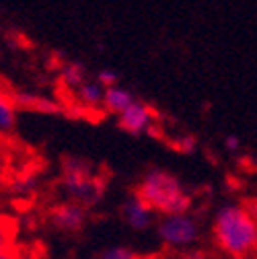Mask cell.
Here are the masks:
<instances>
[{
  "instance_id": "cell-1",
  "label": "cell",
  "mask_w": 257,
  "mask_h": 259,
  "mask_svg": "<svg viewBox=\"0 0 257 259\" xmlns=\"http://www.w3.org/2000/svg\"><path fill=\"white\" fill-rule=\"evenodd\" d=\"M212 241L222 257L251 259L257 253V212L243 204H224L212 218Z\"/></svg>"
},
{
  "instance_id": "cell-2",
  "label": "cell",
  "mask_w": 257,
  "mask_h": 259,
  "mask_svg": "<svg viewBox=\"0 0 257 259\" xmlns=\"http://www.w3.org/2000/svg\"><path fill=\"white\" fill-rule=\"evenodd\" d=\"M134 193L152 208L156 216L189 212L191 208V193L171 171L165 169H150L138 181Z\"/></svg>"
},
{
  "instance_id": "cell-3",
  "label": "cell",
  "mask_w": 257,
  "mask_h": 259,
  "mask_svg": "<svg viewBox=\"0 0 257 259\" xmlns=\"http://www.w3.org/2000/svg\"><path fill=\"white\" fill-rule=\"evenodd\" d=\"M60 185L66 200L76 202L91 210L97 206L103 198L105 181L95 171V167L84 158H66L62 163V177Z\"/></svg>"
},
{
  "instance_id": "cell-4",
  "label": "cell",
  "mask_w": 257,
  "mask_h": 259,
  "mask_svg": "<svg viewBox=\"0 0 257 259\" xmlns=\"http://www.w3.org/2000/svg\"><path fill=\"white\" fill-rule=\"evenodd\" d=\"M156 235L167 249L173 251H189L200 239V222L191 212H179L169 216H158Z\"/></svg>"
},
{
  "instance_id": "cell-5",
  "label": "cell",
  "mask_w": 257,
  "mask_h": 259,
  "mask_svg": "<svg viewBox=\"0 0 257 259\" xmlns=\"http://www.w3.org/2000/svg\"><path fill=\"white\" fill-rule=\"evenodd\" d=\"M87 218H89V210L70 200H62L56 206H52V210H50L52 226L56 231L66 233V235L80 233L87 224Z\"/></svg>"
},
{
  "instance_id": "cell-6",
  "label": "cell",
  "mask_w": 257,
  "mask_h": 259,
  "mask_svg": "<svg viewBox=\"0 0 257 259\" xmlns=\"http://www.w3.org/2000/svg\"><path fill=\"white\" fill-rule=\"evenodd\" d=\"M117 125L125 134H132V136L150 134L156 125V111L148 103L136 99L123 113L117 115Z\"/></svg>"
},
{
  "instance_id": "cell-7",
  "label": "cell",
  "mask_w": 257,
  "mask_h": 259,
  "mask_svg": "<svg viewBox=\"0 0 257 259\" xmlns=\"http://www.w3.org/2000/svg\"><path fill=\"white\" fill-rule=\"evenodd\" d=\"M119 214H121V220L130 226L132 231H148L152 224L156 226V220H158L156 214L152 212V208L144 200H140L136 193L121 204Z\"/></svg>"
},
{
  "instance_id": "cell-8",
  "label": "cell",
  "mask_w": 257,
  "mask_h": 259,
  "mask_svg": "<svg viewBox=\"0 0 257 259\" xmlns=\"http://www.w3.org/2000/svg\"><path fill=\"white\" fill-rule=\"evenodd\" d=\"M68 95H72V103L82 109V111H101L103 113V101H105V87L97 80V78H84L74 91H70Z\"/></svg>"
},
{
  "instance_id": "cell-9",
  "label": "cell",
  "mask_w": 257,
  "mask_h": 259,
  "mask_svg": "<svg viewBox=\"0 0 257 259\" xmlns=\"http://www.w3.org/2000/svg\"><path fill=\"white\" fill-rule=\"evenodd\" d=\"M17 115H19V105L15 99V93L0 80V142H7L15 127H17Z\"/></svg>"
},
{
  "instance_id": "cell-10",
  "label": "cell",
  "mask_w": 257,
  "mask_h": 259,
  "mask_svg": "<svg viewBox=\"0 0 257 259\" xmlns=\"http://www.w3.org/2000/svg\"><path fill=\"white\" fill-rule=\"evenodd\" d=\"M136 101V97L121 84H115L111 89H105V101H103V113L119 115Z\"/></svg>"
},
{
  "instance_id": "cell-11",
  "label": "cell",
  "mask_w": 257,
  "mask_h": 259,
  "mask_svg": "<svg viewBox=\"0 0 257 259\" xmlns=\"http://www.w3.org/2000/svg\"><path fill=\"white\" fill-rule=\"evenodd\" d=\"M15 99L19 109H29V111H41V113H58L60 105L52 101L46 95H35V93H15Z\"/></svg>"
},
{
  "instance_id": "cell-12",
  "label": "cell",
  "mask_w": 257,
  "mask_h": 259,
  "mask_svg": "<svg viewBox=\"0 0 257 259\" xmlns=\"http://www.w3.org/2000/svg\"><path fill=\"white\" fill-rule=\"evenodd\" d=\"M84 78H87L84 68L80 66V64H74V62L66 64V66L62 68V72H60V82H62V87H64V91H66V93L74 91Z\"/></svg>"
},
{
  "instance_id": "cell-13",
  "label": "cell",
  "mask_w": 257,
  "mask_h": 259,
  "mask_svg": "<svg viewBox=\"0 0 257 259\" xmlns=\"http://www.w3.org/2000/svg\"><path fill=\"white\" fill-rule=\"evenodd\" d=\"M15 233H17L15 222L9 216L0 214V253L15 251Z\"/></svg>"
},
{
  "instance_id": "cell-14",
  "label": "cell",
  "mask_w": 257,
  "mask_h": 259,
  "mask_svg": "<svg viewBox=\"0 0 257 259\" xmlns=\"http://www.w3.org/2000/svg\"><path fill=\"white\" fill-rule=\"evenodd\" d=\"M11 167H13L11 150H9L7 142H0V185L7 183V179L11 175Z\"/></svg>"
},
{
  "instance_id": "cell-15",
  "label": "cell",
  "mask_w": 257,
  "mask_h": 259,
  "mask_svg": "<svg viewBox=\"0 0 257 259\" xmlns=\"http://www.w3.org/2000/svg\"><path fill=\"white\" fill-rule=\"evenodd\" d=\"M99 259H142V257L127 247H109L99 255Z\"/></svg>"
},
{
  "instance_id": "cell-16",
  "label": "cell",
  "mask_w": 257,
  "mask_h": 259,
  "mask_svg": "<svg viewBox=\"0 0 257 259\" xmlns=\"http://www.w3.org/2000/svg\"><path fill=\"white\" fill-rule=\"evenodd\" d=\"M95 78H97L105 89H111V87L119 84V82H117V72H113V70H101Z\"/></svg>"
},
{
  "instance_id": "cell-17",
  "label": "cell",
  "mask_w": 257,
  "mask_h": 259,
  "mask_svg": "<svg viewBox=\"0 0 257 259\" xmlns=\"http://www.w3.org/2000/svg\"><path fill=\"white\" fill-rule=\"evenodd\" d=\"M181 259H212L210 257V253L208 251H204V249H189V251H185L183 255H181Z\"/></svg>"
},
{
  "instance_id": "cell-18",
  "label": "cell",
  "mask_w": 257,
  "mask_h": 259,
  "mask_svg": "<svg viewBox=\"0 0 257 259\" xmlns=\"http://www.w3.org/2000/svg\"><path fill=\"white\" fill-rule=\"evenodd\" d=\"M224 148H227L229 152H237V150L241 148V140H239V136L229 134L227 138H224Z\"/></svg>"
},
{
  "instance_id": "cell-19",
  "label": "cell",
  "mask_w": 257,
  "mask_h": 259,
  "mask_svg": "<svg viewBox=\"0 0 257 259\" xmlns=\"http://www.w3.org/2000/svg\"><path fill=\"white\" fill-rule=\"evenodd\" d=\"M0 259H19V255L15 251H7V253H0Z\"/></svg>"
},
{
  "instance_id": "cell-20",
  "label": "cell",
  "mask_w": 257,
  "mask_h": 259,
  "mask_svg": "<svg viewBox=\"0 0 257 259\" xmlns=\"http://www.w3.org/2000/svg\"><path fill=\"white\" fill-rule=\"evenodd\" d=\"M220 259H241V257H220Z\"/></svg>"
}]
</instances>
